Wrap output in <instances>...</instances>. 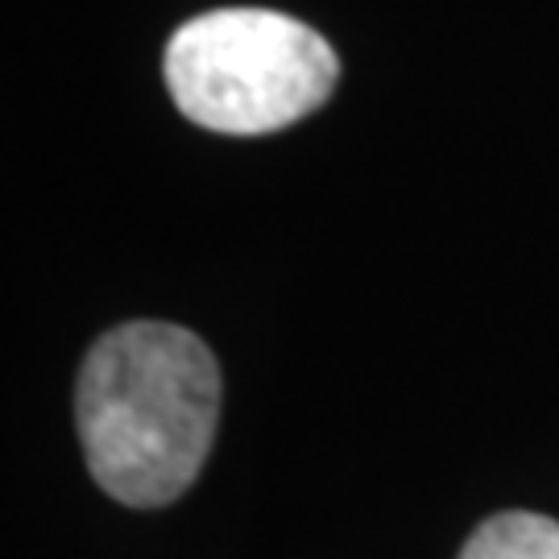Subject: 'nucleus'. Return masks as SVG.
Returning a JSON list of instances; mask_svg holds the SVG:
<instances>
[{"instance_id":"nucleus-3","label":"nucleus","mask_w":559,"mask_h":559,"mask_svg":"<svg viewBox=\"0 0 559 559\" xmlns=\"http://www.w3.org/2000/svg\"><path fill=\"white\" fill-rule=\"evenodd\" d=\"M460 559H559V522L547 514H493L468 535Z\"/></svg>"},{"instance_id":"nucleus-1","label":"nucleus","mask_w":559,"mask_h":559,"mask_svg":"<svg viewBox=\"0 0 559 559\" xmlns=\"http://www.w3.org/2000/svg\"><path fill=\"white\" fill-rule=\"evenodd\" d=\"M216 419V357L179 323H120L83 357L75 423L108 498L138 510L182 498L212 452Z\"/></svg>"},{"instance_id":"nucleus-2","label":"nucleus","mask_w":559,"mask_h":559,"mask_svg":"<svg viewBox=\"0 0 559 559\" xmlns=\"http://www.w3.org/2000/svg\"><path fill=\"white\" fill-rule=\"evenodd\" d=\"M170 100L200 129L258 138L328 104L340 80L336 50L311 25L274 9H216L166 41Z\"/></svg>"}]
</instances>
